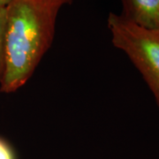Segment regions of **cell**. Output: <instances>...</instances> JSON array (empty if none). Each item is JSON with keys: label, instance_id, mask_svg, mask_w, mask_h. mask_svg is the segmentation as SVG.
Returning a JSON list of instances; mask_svg holds the SVG:
<instances>
[{"label": "cell", "instance_id": "obj_1", "mask_svg": "<svg viewBox=\"0 0 159 159\" xmlns=\"http://www.w3.org/2000/svg\"><path fill=\"white\" fill-rule=\"evenodd\" d=\"M73 0H11L6 6V69L0 91H17L50 48L58 11Z\"/></svg>", "mask_w": 159, "mask_h": 159}, {"label": "cell", "instance_id": "obj_2", "mask_svg": "<svg viewBox=\"0 0 159 159\" xmlns=\"http://www.w3.org/2000/svg\"><path fill=\"white\" fill-rule=\"evenodd\" d=\"M108 28L113 45L124 51L140 71L159 105V29L144 28L112 12Z\"/></svg>", "mask_w": 159, "mask_h": 159}, {"label": "cell", "instance_id": "obj_3", "mask_svg": "<svg viewBox=\"0 0 159 159\" xmlns=\"http://www.w3.org/2000/svg\"><path fill=\"white\" fill-rule=\"evenodd\" d=\"M122 15L144 28L159 29V0H121Z\"/></svg>", "mask_w": 159, "mask_h": 159}, {"label": "cell", "instance_id": "obj_4", "mask_svg": "<svg viewBox=\"0 0 159 159\" xmlns=\"http://www.w3.org/2000/svg\"><path fill=\"white\" fill-rule=\"evenodd\" d=\"M6 6L0 7V82L3 79L6 69Z\"/></svg>", "mask_w": 159, "mask_h": 159}, {"label": "cell", "instance_id": "obj_5", "mask_svg": "<svg viewBox=\"0 0 159 159\" xmlns=\"http://www.w3.org/2000/svg\"><path fill=\"white\" fill-rule=\"evenodd\" d=\"M0 159H16L10 144L0 138Z\"/></svg>", "mask_w": 159, "mask_h": 159}, {"label": "cell", "instance_id": "obj_6", "mask_svg": "<svg viewBox=\"0 0 159 159\" xmlns=\"http://www.w3.org/2000/svg\"><path fill=\"white\" fill-rule=\"evenodd\" d=\"M11 0H0V7H6Z\"/></svg>", "mask_w": 159, "mask_h": 159}]
</instances>
